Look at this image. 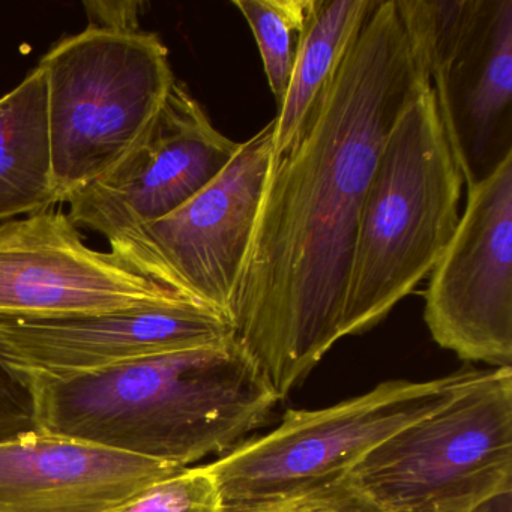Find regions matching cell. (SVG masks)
Segmentation results:
<instances>
[{
	"mask_svg": "<svg viewBox=\"0 0 512 512\" xmlns=\"http://www.w3.org/2000/svg\"><path fill=\"white\" fill-rule=\"evenodd\" d=\"M431 82L380 0L296 145L274 161L232 311L280 400L341 335L362 206L386 139Z\"/></svg>",
	"mask_w": 512,
	"mask_h": 512,
	"instance_id": "cell-1",
	"label": "cell"
},
{
	"mask_svg": "<svg viewBox=\"0 0 512 512\" xmlns=\"http://www.w3.org/2000/svg\"><path fill=\"white\" fill-rule=\"evenodd\" d=\"M31 389L37 430L178 467L232 451L280 401L236 337Z\"/></svg>",
	"mask_w": 512,
	"mask_h": 512,
	"instance_id": "cell-2",
	"label": "cell"
},
{
	"mask_svg": "<svg viewBox=\"0 0 512 512\" xmlns=\"http://www.w3.org/2000/svg\"><path fill=\"white\" fill-rule=\"evenodd\" d=\"M464 179L428 88L395 122L359 218L341 335L379 325L430 275L457 229Z\"/></svg>",
	"mask_w": 512,
	"mask_h": 512,
	"instance_id": "cell-3",
	"label": "cell"
},
{
	"mask_svg": "<svg viewBox=\"0 0 512 512\" xmlns=\"http://www.w3.org/2000/svg\"><path fill=\"white\" fill-rule=\"evenodd\" d=\"M346 482L379 512H472L512 490V368L469 371L451 400L383 440Z\"/></svg>",
	"mask_w": 512,
	"mask_h": 512,
	"instance_id": "cell-4",
	"label": "cell"
},
{
	"mask_svg": "<svg viewBox=\"0 0 512 512\" xmlns=\"http://www.w3.org/2000/svg\"><path fill=\"white\" fill-rule=\"evenodd\" d=\"M59 205L118 163L163 106L176 77L155 32L86 28L41 59Z\"/></svg>",
	"mask_w": 512,
	"mask_h": 512,
	"instance_id": "cell-5",
	"label": "cell"
},
{
	"mask_svg": "<svg viewBox=\"0 0 512 512\" xmlns=\"http://www.w3.org/2000/svg\"><path fill=\"white\" fill-rule=\"evenodd\" d=\"M469 371L388 380L319 410H287L277 428L206 464L226 505L266 502L346 481L377 445L454 397Z\"/></svg>",
	"mask_w": 512,
	"mask_h": 512,
	"instance_id": "cell-6",
	"label": "cell"
},
{
	"mask_svg": "<svg viewBox=\"0 0 512 512\" xmlns=\"http://www.w3.org/2000/svg\"><path fill=\"white\" fill-rule=\"evenodd\" d=\"M274 166V121L242 142L226 169L161 220L109 239L131 271L232 322L260 202Z\"/></svg>",
	"mask_w": 512,
	"mask_h": 512,
	"instance_id": "cell-7",
	"label": "cell"
},
{
	"mask_svg": "<svg viewBox=\"0 0 512 512\" xmlns=\"http://www.w3.org/2000/svg\"><path fill=\"white\" fill-rule=\"evenodd\" d=\"M424 319L443 349L511 367L512 154L467 185L464 214L430 272Z\"/></svg>",
	"mask_w": 512,
	"mask_h": 512,
	"instance_id": "cell-8",
	"label": "cell"
},
{
	"mask_svg": "<svg viewBox=\"0 0 512 512\" xmlns=\"http://www.w3.org/2000/svg\"><path fill=\"white\" fill-rule=\"evenodd\" d=\"M241 143L217 130L176 79L157 115L127 154L68 200L77 229L109 239L161 220L208 187Z\"/></svg>",
	"mask_w": 512,
	"mask_h": 512,
	"instance_id": "cell-9",
	"label": "cell"
},
{
	"mask_svg": "<svg viewBox=\"0 0 512 512\" xmlns=\"http://www.w3.org/2000/svg\"><path fill=\"white\" fill-rule=\"evenodd\" d=\"M185 301L190 299L136 274L110 251L89 247L61 206L0 223V323Z\"/></svg>",
	"mask_w": 512,
	"mask_h": 512,
	"instance_id": "cell-10",
	"label": "cell"
},
{
	"mask_svg": "<svg viewBox=\"0 0 512 512\" xmlns=\"http://www.w3.org/2000/svg\"><path fill=\"white\" fill-rule=\"evenodd\" d=\"M233 337L235 328L226 316L185 301L70 319L0 323V362L31 388Z\"/></svg>",
	"mask_w": 512,
	"mask_h": 512,
	"instance_id": "cell-11",
	"label": "cell"
},
{
	"mask_svg": "<svg viewBox=\"0 0 512 512\" xmlns=\"http://www.w3.org/2000/svg\"><path fill=\"white\" fill-rule=\"evenodd\" d=\"M181 469L29 431L0 440V512H107Z\"/></svg>",
	"mask_w": 512,
	"mask_h": 512,
	"instance_id": "cell-12",
	"label": "cell"
},
{
	"mask_svg": "<svg viewBox=\"0 0 512 512\" xmlns=\"http://www.w3.org/2000/svg\"><path fill=\"white\" fill-rule=\"evenodd\" d=\"M464 184L512 154V0H479L466 40L431 85Z\"/></svg>",
	"mask_w": 512,
	"mask_h": 512,
	"instance_id": "cell-13",
	"label": "cell"
},
{
	"mask_svg": "<svg viewBox=\"0 0 512 512\" xmlns=\"http://www.w3.org/2000/svg\"><path fill=\"white\" fill-rule=\"evenodd\" d=\"M380 0H311L283 104L274 119V161L301 139L344 56Z\"/></svg>",
	"mask_w": 512,
	"mask_h": 512,
	"instance_id": "cell-14",
	"label": "cell"
},
{
	"mask_svg": "<svg viewBox=\"0 0 512 512\" xmlns=\"http://www.w3.org/2000/svg\"><path fill=\"white\" fill-rule=\"evenodd\" d=\"M59 205L44 71L34 68L0 97V223Z\"/></svg>",
	"mask_w": 512,
	"mask_h": 512,
	"instance_id": "cell-15",
	"label": "cell"
},
{
	"mask_svg": "<svg viewBox=\"0 0 512 512\" xmlns=\"http://www.w3.org/2000/svg\"><path fill=\"white\" fill-rule=\"evenodd\" d=\"M479 0H395L398 17L431 85L466 40Z\"/></svg>",
	"mask_w": 512,
	"mask_h": 512,
	"instance_id": "cell-16",
	"label": "cell"
},
{
	"mask_svg": "<svg viewBox=\"0 0 512 512\" xmlns=\"http://www.w3.org/2000/svg\"><path fill=\"white\" fill-rule=\"evenodd\" d=\"M259 46L269 89L280 109L295 67L311 0H235Z\"/></svg>",
	"mask_w": 512,
	"mask_h": 512,
	"instance_id": "cell-17",
	"label": "cell"
},
{
	"mask_svg": "<svg viewBox=\"0 0 512 512\" xmlns=\"http://www.w3.org/2000/svg\"><path fill=\"white\" fill-rule=\"evenodd\" d=\"M107 512H224V502L205 466L184 467L146 485Z\"/></svg>",
	"mask_w": 512,
	"mask_h": 512,
	"instance_id": "cell-18",
	"label": "cell"
},
{
	"mask_svg": "<svg viewBox=\"0 0 512 512\" xmlns=\"http://www.w3.org/2000/svg\"><path fill=\"white\" fill-rule=\"evenodd\" d=\"M224 512H379L346 481L322 490L284 499L226 505Z\"/></svg>",
	"mask_w": 512,
	"mask_h": 512,
	"instance_id": "cell-19",
	"label": "cell"
},
{
	"mask_svg": "<svg viewBox=\"0 0 512 512\" xmlns=\"http://www.w3.org/2000/svg\"><path fill=\"white\" fill-rule=\"evenodd\" d=\"M37 430L32 389L0 362V440Z\"/></svg>",
	"mask_w": 512,
	"mask_h": 512,
	"instance_id": "cell-20",
	"label": "cell"
},
{
	"mask_svg": "<svg viewBox=\"0 0 512 512\" xmlns=\"http://www.w3.org/2000/svg\"><path fill=\"white\" fill-rule=\"evenodd\" d=\"M88 28L113 32L140 31V16L145 4L137 0H95L85 2Z\"/></svg>",
	"mask_w": 512,
	"mask_h": 512,
	"instance_id": "cell-21",
	"label": "cell"
},
{
	"mask_svg": "<svg viewBox=\"0 0 512 512\" xmlns=\"http://www.w3.org/2000/svg\"><path fill=\"white\" fill-rule=\"evenodd\" d=\"M472 512H512V490L491 497Z\"/></svg>",
	"mask_w": 512,
	"mask_h": 512,
	"instance_id": "cell-22",
	"label": "cell"
}]
</instances>
